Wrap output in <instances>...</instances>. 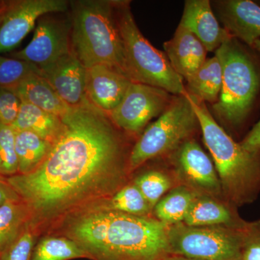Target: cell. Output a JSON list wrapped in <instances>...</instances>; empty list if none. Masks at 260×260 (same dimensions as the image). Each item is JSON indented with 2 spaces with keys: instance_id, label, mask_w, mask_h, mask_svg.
Segmentation results:
<instances>
[{
  "instance_id": "obj_1",
  "label": "cell",
  "mask_w": 260,
  "mask_h": 260,
  "mask_svg": "<svg viewBox=\"0 0 260 260\" xmlns=\"http://www.w3.org/2000/svg\"><path fill=\"white\" fill-rule=\"evenodd\" d=\"M61 118L60 134L42 164L6 179L30 215L42 218L112 191L125 172L124 145L109 114L87 102Z\"/></svg>"
},
{
  "instance_id": "obj_2",
  "label": "cell",
  "mask_w": 260,
  "mask_h": 260,
  "mask_svg": "<svg viewBox=\"0 0 260 260\" xmlns=\"http://www.w3.org/2000/svg\"><path fill=\"white\" fill-rule=\"evenodd\" d=\"M167 229L155 218L102 209L77 219L70 234L97 260H167Z\"/></svg>"
},
{
  "instance_id": "obj_3",
  "label": "cell",
  "mask_w": 260,
  "mask_h": 260,
  "mask_svg": "<svg viewBox=\"0 0 260 260\" xmlns=\"http://www.w3.org/2000/svg\"><path fill=\"white\" fill-rule=\"evenodd\" d=\"M187 95L199 121L205 144L213 157L224 200L238 205L248 203L260 182L259 154L244 150L219 125L205 103Z\"/></svg>"
},
{
  "instance_id": "obj_4",
  "label": "cell",
  "mask_w": 260,
  "mask_h": 260,
  "mask_svg": "<svg viewBox=\"0 0 260 260\" xmlns=\"http://www.w3.org/2000/svg\"><path fill=\"white\" fill-rule=\"evenodd\" d=\"M72 50L86 69L107 65L129 78L115 1L86 0L75 3Z\"/></svg>"
},
{
  "instance_id": "obj_5",
  "label": "cell",
  "mask_w": 260,
  "mask_h": 260,
  "mask_svg": "<svg viewBox=\"0 0 260 260\" xmlns=\"http://www.w3.org/2000/svg\"><path fill=\"white\" fill-rule=\"evenodd\" d=\"M118 26L125 55L126 73L134 83L161 88L168 93L185 95L183 78L172 68L165 53L153 47L135 23L128 2L115 1Z\"/></svg>"
},
{
  "instance_id": "obj_6",
  "label": "cell",
  "mask_w": 260,
  "mask_h": 260,
  "mask_svg": "<svg viewBox=\"0 0 260 260\" xmlns=\"http://www.w3.org/2000/svg\"><path fill=\"white\" fill-rule=\"evenodd\" d=\"M222 67L223 80L218 102L213 104L215 116L231 126L242 124L250 112L260 87L255 65L234 38L215 51Z\"/></svg>"
},
{
  "instance_id": "obj_7",
  "label": "cell",
  "mask_w": 260,
  "mask_h": 260,
  "mask_svg": "<svg viewBox=\"0 0 260 260\" xmlns=\"http://www.w3.org/2000/svg\"><path fill=\"white\" fill-rule=\"evenodd\" d=\"M199 128V121L187 93L174 97L133 147L128 157V170L133 172L150 159L172 155L191 139Z\"/></svg>"
},
{
  "instance_id": "obj_8",
  "label": "cell",
  "mask_w": 260,
  "mask_h": 260,
  "mask_svg": "<svg viewBox=\"0 0 260 260\" xmlns=\"http://www.w3.org/2000/svg\"><path fill=\"white\" fill-rule=\"evenodd\" d=\"M168 243L172 256L197 260H241L244 229L233 225H168Z\"/></svg>"
},
{
  "instance_id": "obj_9",
  "label": "cell",
  "mask_w": 260,
  "mask_h": 260,
  "mask_svg": "<svg viewBox=\"0 0 260 260\" xmlns=\"http://www.w3.org/2000/svg\"><path fill=\"white\" fill-rule=\"evenodd\" d=\"M172 99L161 88L132 82L123 100L109 116L119 129L140 133L149 121L167 109Z\"/></svg>"
},
{
  "instance_id": "obj_10",
  "label": "cell",
  "mask_w": 260,
  "mask_h": 260,
  "mask_svg": "<svg viewBox=\"0 0 260 260\" xmlns=\"http://www.w3.org/2000/svg\"><path fill=\"white\" fill-rule=\"evenodd\" d=\"M170 156L181 185L198 194L224 199L215 165L196 140H187Z\"/></svg>"
},
{
  "instance_id": "obj_11",
  "label": "cell",
  "mask_w": 260,
  "mask_h": 260,
  "mask_svg": "<svg viewBox=\"0 0 260 260\" xmlns=\"http://www.w3.org/2000/svg\"><path fill=\"white\" fill-rule=\"evenodd\" d=\"M68 6V2L64 0L11 1L0 25V53L9 52L18 47L40 17L66 11Z\"/></svg>"
},
{
  "instance_id": "obj_12",
  "label": "cell",
  "mask_w": 260,
  "mask_h": 260,
  "mask_svg": "<svg viewBox=\"0 0 260 260\" xmlns=\"http://www.w3.org/2000/svg\"><path fill=\"white\" fill-rule=\"evenodd\" d=\"M69 31L68 24L54 19H42L31 42L23 50L14 53L13 58L32 63L39 68L51 64L73 51Z\"/></svg>"
},
{
  "instance_id": "obj_13",
  "label": "cell",
  "mask_w": 260,
  "mask_h": 260,
  "mask_svg": "<svg viewBox=\"0 0 260 260\" xmlns=\"http://www.w3.org/2000/svg\"><path fill=\"white\" fill-rule=\"evenodd\" d=\"M40 69L43 78L68 106L79 107L88 102L85 91L86 68L73 51Z\"/></svg>"
},
{
  "instance_id": "obj_14",
  "label": "cell",
  "mask_w": 260,
  "mask_h": 260,
  "mask_svg": "<svg viewBox=\"0 0 260 260\" xmlns=\"http://www.w3.org/2000/svg\"><path fill=\"white\" fill-rule=\"evenodd\" d=\"M131 83L110 67L95 65L86 69L85 96L98 109L109 114L123 100Z\"/></svg>"
},
{
  "instance_id": "obj_15",
  "label": "cell",
  "mask_w": 260,
  "mask_h": 260,
  "mask_svg": "<svg viewBox=\"0 0 260 260\" xmlns=\"http://www.w3.org/2000/svg\"><path fill=\"white\" fill-rule=\"evenodd\" d=\"M179 25L192 32L208 51H216L233 38L220 26L208 0L186 1Z\"/></svg>"
},
{
  "instance_id": "obj_16",
  "label": "cell",
  "mask_w": 260,
  "mask_h": 260,
  "mask_svg": "<svg viewBox=\"0 0 260 260\" xmlns=\"http://www.w3.org/2000/svg\"><path fill=\"white\" fill-rule=\"evenodd\" d=\"M218 11L224 28L233 38H238L249 46L260 39V7L254 2H220Z\"/></svg>"
},
{
  "instance_id": "obj_17",
  "label": "cell",
  "mask_w": 260,
  "mask_h": 260,
  "mask_svg": "<svg viewBox=\"0 0 260 260\" xmlns=\"http://www.w3.org/2000/svg\"><path fill=\"white\" fill-rule=\"evenodd\" d=\"M165 54L174 70L186 80L207 59V49L192 32L179 25L172 39L164 43Z\"/></svg>"
},
{
  "instance_id": "obj_18",
  "label": "cell",
  "mask_w": 260,
  "mask_h": 260,
  "mask_svg": "<svg viewBox=\"0 0 260 260\" xmlns=\"http://www.w3.org/2000/svg\"><path fill=\"white\" fill-rule=\"evenodd\" d=\"M11 89L22 102L32 104L42 110L62 117L70 106L61 100L55 90L41 74H34Z\"/></svg>"
},
{
  "instance_id": "obj_19",
  "label": "cell",
  "mask_w": 260,
  "mask_h": 260,
  "mask_svg": "<svg viewBox=\"0 0 260 260\" xmlns=\"http://www.w3.org/2000/svg\"><path fill=\"white\" fill-rule=\"evenodd\" d=\"M62 125L59 116L22 102L18 117L12 126L15 130L32 132L53 144L60 134Z\"/></svg>"
},
{
  "instance_id": "obj_20",
  "label": "cell",
  "mask_w": 260,
  "mask_h": 260,
  "mask_svg": "<svg viewBox=\"0 0 260 260\" xmlns=\"http://www.w3.org/2000/svg\"><path fill=\"white\" fill-rule=\"evenodd\" d=\"M223 73L217 56L207 59L204 64L186 80L188 94L203 102L215 104L221 90Z\"/></svg>"
},
{
  "instance_id": "obj_21",
  "label": "cell",
  "mask_w": 260,
  "mask_h": 260,
  "mask_svg": "<svg viewBox=\"0 0 260 260\" xmlns=\"http://www.w3.org/2000/svg\"><path fill=\"white\" fill-rule=\"evenodd\" d=\"M234 216L229 207L221 200L198 194L188 211L183 223L189 226L233 225Z\"/></svg>"
},
{
  "instance_id": "obj_22",
  "label": "cell",
  "mask_w": 260,
  "mask_h": 260,
  "mask_svg": "<svg viewBox=\"0 0 260 260\" xmlns=\"http://www.w3.org/2000/svg\"><path fill=\"white\" fill-rule=\"evenodd\" d=\"M51 146V143L32 132L15 130L18 174H28L37 169L47 158Z\"/></svg>"
},
{
  "instance_id": "obj_23",
  "label": "cell",
  "mask_w": 260,
  "mask_h": 260,
  "mask_svg": "<svg viewBox=\"0 0 260 260\" xmlns=\"http://www.w3.org/2000/svg\"><path fill=\"white\" fill-rule=\"evenodd\" d=\"M198 194L181 184L173 188L154 207L155 218L167 225L183 223Z\"/></svg>"
},
{
  "instance_id": "obj_24",
  "label": "cell",
  "mask_w": 260,
  "mask_h": 260,
  "mask_svg": "<svg viewBox=\"0 0 260 260\" xmlns=\"http://www.w3.org/2000/svg\"><path fill=\"white\" fill-rule=\"evenodd\" d=\"M30 213L21 199L10 200L0 206V251H3L23 232Z\"/></svg>"
},
{
  "instance_id": "obj_25",
  "label": "cell",
  "mask_w": 260,
  "mask_h": 260,
  "mask_svg": "<svg viewBox=\"0 0 260 260\" xmlns=\"http://www.w3.org/2000/svg\"><path fill=\"white\" fill-rule=\"evenodd\" d=\"M90 257L75 241L66 238L43 239L32 252L31 260H69Z\"/></svg>"
},
{
  "instance_id": "obj_26",
  "label": "cell",
  "mask_w": 260,
  "mask_h": 260,
  "mask_svg": "<svg viewBox=\"0 0 260 260\" xmlns=\"http://www.w3.org/2000/svg\"><path fill=\"white\" fill-rule=\"evenodd\" d=\"M104 209L137 216H148L153 211L135 184L124 186L116 191Z\"/></svg>"
},
{
  "instance_id": "obj_27",
  "label": "cell",
  "mask_w": 260,
  "mask_h": 260,
  "mask_svg": "<svg viewBox=\"0 0 260 260\" xmlns=\"http://www.w3.org/2000/svg\"><path fill=\"white\" fill-rule=\"evenodd\" d=\"M134 184L153 210L159 200L172 189L173 182L165 173L149 171L137 178Z\"/></svg>"
},
{
  "instance_id": "obj_28",
  "label": "cell",
  "mask_w": 260,
  "mask_h": 260,
  "mask_svg": "<svg viewBox=\"0 0 260 260\" xmlns=\"http://www.w3.org/2000/svg\"><path fill=\"white\" fill-rule=\"evenodd\" d=\"M34 74L42 75L37 65L0 55V88H14Z\"/></svg>"
},
{
  "instance_id": "obj_29",
  "label": "cell",
  "mask_w": 260,
  "mask_h": 260,
  "mask_svg": "<svg viewBox=\"0 0 260 260\" xmlns=\"http://www.w3.org/2000/svg\"><path fill=\"white\" fill-rule=\"evenodd\" d=\"M18 174V160L15 150V130L0 122V176Z\"/></svg>"
},
{
  "instance_id": "obj_30",
  "label": "cell",
  "mask_w": 260,
  "mask_h": 260,
  "mask_svg": "<svg viewBox=\"0 0 260 260\" xmlns=\"http://www.w3.org/2000/svg\"><path fill=\"white\" fill-rule=\"evenodd\" d=\"M34 238L28 226L2 254L0 260H31Z\"/></svg>"
},
{
  "instance_id": "obj_31",
  "label": "cell",
  "mask_w": 260,
  "mask_h": 260,
  "mask_svg": "<svg viewBox=\"0 0 260 260\" xmlns=\"http://www.w3.org/2000/svg\"><path fill=\"white\" fill-rule=\"evenodd\" d=\"M21 104V100L11 89L0 88V122L13 125Z\"/></svg>"
},
{
  "instance_id": "obj_32",
  "label": "cell",
  "mask_w": 260,
  "mask_h": 260,
  "mask_svg": "<svg viewBox=\"0 0 260 260\" xmlns=\"http://www.w3.org/2000/svg\"><path fill=\"white\" fill-rule=\"evenodd\" d=\"M241 260H260V234L254 228L244 229Z\"/></svg>"
},
{
  "instance_id": "obj_33",
  "label": "cell",
  "mask_w": 260,
  "mask_h": 260,
  "mask_svg": "<svg viewBox=\"0 0 260 260\" xmlns=\"http://www.w3.org/2000/svg\"><path fill=\"white\" fill-rule=\"evenodd\" d=\"M243 148L252 154L260 153V121L256 123L250 133L240 143Z\"/></svg>"
},
{
  "instance_id": "obj_34",
  "label": "cell",
  "mask_w": 260,
  "mask_h": 260,
  "mask_svg": "<svg viewBox=\"0 0 260 260\" xmlns=\"http://www.w3.org/2000/svg\"><path fill=\"white\" fill-rule=\"evenodd\" d=\"M20 199L11 186L7 182V180L0 181V206L10 200Z\"/></svg>"
},
{
  "instance_id": "obj_35",
  "label": "cell",
  "mask_w": 260,
  "mask_h": 260,
  "mask_svg": "<svg viewBox=\"0 0 260 260\" xmlns=\"http://www.w3.org/2000/svg\"><path fill=\"white\" fill-rule=\"evenodd\" d=\"M10 4H11V1L0 0V25H1L3 20H4L5 15L9 9Z\"/></svg>"
},
{
  "instance_id": "obj_36",
  "label": "cell",
  "mask_w": 260,
  "mask_h": 260,
  "mask_svg": "<svg viewBox=\"0 0 260 260\" xmlns=\"http://www.w3.org/2000/svg\"><path fill=\"white\" fill-rule=\"evenodd\" d=\"M167 260H197L194 259H190V258L184 257V256H170Z\"/></svg>"
},
{
  "instance_id": "obj_37",
  "label": "cell",
  "mask_w": 260,
  "mask_h": 260,
  "mask_svg": "<svg viewBox=\"0 0 260 260\" xmlns=\"http://www.w3.org/2000/svg\"><path fill=\"white\" fill-rule=\"evenodd\" d=\"M252 47L255 48L256 50L260 52V39H258V40L255 41V42L254 43Z\"/></svg>"
},
{
  "instance_id": "obj_38",
  "label": "cell",
  "mask_w": 260,
  "mask_h": 260,
  "mask_svg": "<svg viewBox=\"0 0 260 260\" xmlns=\"http://www.w3.org/2000/svg\"><path fill=\"white\" fill-rule=\"evenodd\" d=\"M6 180V179H5L4 177H2V176H0V181H5Z\"/></svg>"
},
{
  "instance_id": "obj_39",
  "label": "cell",
  "mask_w": 260,
  "mask_h": 260,
  "mask_svg": "<svg viewBox=\"0 0 260 260\" xmlns=\"http://www.w3.org/2000/svg\"><path fill=\"white\" fill-rule=\"evenodd\" d=\"M2 252L0 251V259H1Z\"/></svg>"
}]
</instances>
